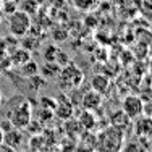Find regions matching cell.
I'll use <instances>...</instances> for the list:
<instances>
[{
	"label": "cell",
	"mask_w": 152,
	"mask_h": 152,
	"mask_svg": "<svg viewBox=\"0 0 152 152\" xmlns=\"http://www.w3.org/2000/svg\"><path fill=\"white\" fill-rule=\"evenodd\" d=\"M133 128H134L136 134L139 136H152V118L141 115V117L134 118Z\"/></svg>",
	"instance_id": "11"
},
{
	"label": "cell",
	"mask_w": 152,
	"mask_h": 152,
	"mask_svg": "<svg viewBox=\"0 0 152 152\" xmlns=\"http://www.w3.org/2000/svg\"><path fill=\"white\" fill-rule=\"evenodd\" d=\"M3 39H5V44H7V53L12 52V50H15L16 47H20V41H18L16 36L10 34L8 37H3Z\"/></svg>",
	"instance_id": "20"
},
{
	"label": "cell",
	"mask_w": 152,
	"mask_h": 152,
	"mask_svg": "<svg viewBox=\"0 0 152 152\" xmlns=\"http://www.w3.org/2000/svg\"><path fill=\"white\" fill-rule=\"evenodd\" d=\"M16 10H20V7H18V2L16 0H8V2H3V5H2V15H5V16H10L12 13H15Z\"/></svg>",
	"instance_id": "19"
},
{
	"label": "cell",
	"mask_w": 152,
	"mask_h": 152,
	"mask_svg": "<svg viewBox=\"0 0 152 152\" xmlns=\"http://www.w3.org/2000/svg\"><path fill=\"white\" fill-rule=\"evenodd\" d=\"M78 121H79V125H81V128L88 129V131L94 129V126H96V123H97L96 117H94V113L91 110H83L81 115H79V118H78Z\"/></svg>",
	"instance_id": "15"
},
{
	"label": "cell",
	"mask_w": 152,
	"mask_h": 152,
	"mask_svg": "<svg viewBox=\"0 0 152 152\" xmlns=\"http://www.w3.org/2000/svg\"><path fill=\"white\" fill-rule=\"evenodd\" d=\"M91 89L100 92L104 96V94H107L108 89H110V79H108L105 75H94L91 78Z\"/></svg>",
	"instance_id": "12"
},
{
	"label": "cell",
	"mask_w": 152,
	"mask_h": 152,
	"mask_svg": "<svg viewBox=\"0 0 152 152\" xmlns=\"http://www.w3.org/2000/svg\"><path fill=\"white\" fill-rule=\"evenodd\" d=\"M20 152H24V151H20Z\"/></svg>",
	"instance_id": "29"
},
{
	"label": "cell",
	"mask_w": 152,
	"mask_h": 152,
	"mask_svg": "<svg viewBox=\"0 0 152 152\" xmlns=\"http://www.w3.org/2000/svg\"><path fill=\"white\" fill-rule=\"evenodd\" d=\"M3 144V129L0 128V146Z\"/></svg>",
	"instance_id": "24"
},
{
	"label": "cell",
	"mask_w": 152,
	"mask_h": 152,
	"mask_svg": "<svg viewBox=\"0 0 152 152\" xmlns=\"http://www.w3.org/2000/svg\"><path fill=\"white\" fill-rule=\"evenodd\" d=\"M2 104H3V97H2V92H0V107H2Z\"/></svg>",
	"instance_id": "25"
},
{
	"label": "cell",
	"mask_w": 152,
	"mask_h": 152,
	"mask_svg": "<svg viewBox=\"0 0 152 152\" xmlns=\"http://www.w3.org/2000/svg\"><path fill=\"white\" fill-rule=\"evenodd\" d=\"M58 53H60V49L57 45H53V44H50V45H47L45 49H44V60L45 61H55L57 63V57H58Z\"/></svg>",
	"instance_id": "17"
},
{
	"label": "cell",
	"mask_w": 152,
	"mask_h": 152,
	"mask_svg": "<svg viewBox=\"0 0 152 152\" xmlns=\"http://www.w3.org/2000/svg\"><path fill=\"white\" fill-rule=\"evenodd\" d=\"M7 118L12 123L13 128L24 129V128H28L32 121V108L26 100H21V104L12 107V110L7 113Z\"/></svg>",
	"instance_id": "4"
},
{
	"label": "cell",
	"mask_w": 152,
	"mask_h": 152,
	"mask_svg": "<svg viewBox=\"0 0 152 152\" xmlns=\"http://www.w3.org/2000/svg\"><path fill=\"white\" fill-rule=\"evenodd\" d=\"M10 68H12V61H10L8 53H2V55H0V75L8 71Z\"/></svg>",
	"instance_id": "21"
},
{
	"label": "cell",
	"mask_w": 152,
	"mask_h": 152,
	"mask_svg": "<svg viewBox=\"0 0 152 152\" xmlns=\"http://www.w3.org/2000/svg\"><path fill=\"white\" fill-rule=\"evenodd\" d=\"M125 146V133L118 128L107 126L94 137V147L97 152H120Z\"/></svg>",
	"instance_id": "1"
},
{
	"label": "cell",
	"mask_w": 152,
	"mask_h": 152,
	"mask_svg": "<svg viewBox=\"0 0 152 152\" xmlns=\"http://www.w3.org/2000/svg\"><path fill=\"white\" fill-rule=\"evenodd\" d=\"M53 115L58 117L60 120H70L73 117V104L66 97V94H60L55 100V108H53Z\"/></svg>",
	"instance_id": "6"
},
{
	"label": "cell",
	"mask_w": 152,
	"mask_h": 152,
	"mask_svg": "<svg viewBox=\"0 0 152 152\" xmlns=\"http://www.w3.org/2000/svg\"><path fill=\"white\" fill-rule=\"evenodd\" d=\"M110 125L113 126V128H118L120 131L125 133L126 129H129L133 126V120L123 110H117L110 115Z\"/></svg>",
	"instance_id": "9"
},
{
	"label": "cell",
	"mask_w": 152,
	"mask_h": 152,
	"mask_svg": "<svg viewBox=\"0 0 152 152\" xmlns=\"http://www.w3.org/2000/svg\"><path fill=\"white\" fill-rule=\"evenodd\" d=\"M61 70V66L58 63H55V61H45L44 66H41V70H39V75H42V78L44 79H57V76H58Z\"/></svg>",
	"instance_id": "13"
},
{
	"label": "cell",
	"mask_w": 152,
	"mask_h": 152,
	"mask_svg": "<svg viewBox=\"0 0 152 152\" xmlns=\"http://www.w3.org/2000/svg\"><path fill=\"white\" fill-rule=\"evenodd\" d=\"M18 7H20V10H23L24 13H28L29 16L36 15V13L39 12L37 0H21V2H18Z\"/></svg>",
	"instance_id": "16"
},
{
	"label": "cell",
	"mask_w": 152,
	"mask_h": 152,
	"mask_svg": "<svg viewBox=\"0 0 152 152\" xmlns=\"http://www.w3.org/2000/svg\"><path fill=\"white\" fill-rule=\"evenodd\" d=\"M18 70H20V73L24 76V78H32V76H37L39 75V70H41V66L37 65V61H34V60H29V61H26V63H23L21 66H18Z\"/></svg>",
	"instance_id": "14"
},
{
	"label": "cell",
	"mask_w": 152,
	"mask_h": 152,
	"mask_svg": "<svg viewBox=\"0 0 152 152\" xmlns=\"http://www.w3.org/2000/svg\"><path fill=\"white\" fill-rule=\"evenodd\" d=\"M121 110L125 112V113L128 115L131 120H134V118L141 117V115L144 113V102H142V99H141V97L129 94V96H126L125 99H123Z\"/></svg>",
	"instance_id": "5"
},
{
	"label": "cell",
	"mask_w": 152,
	"mask_h": 152,
	"mask_svg": "<svg viewBox=\"0 0 152 152\" xmlns=\"http://www.w3.org/2000/svg\"><path fill=\"white\" fill-rule=\"evenodd\" d=\"M0 152H16V151L12 149V147H8L7 144H2V146H0Z\"/></svg>",
	"instance_id": "23"
},
{
	"label": "cell",
	"mask_w": 152,
	"mask_h": 152,
	"mask_svg": "<svg viewBox=\"0 0 152 152\" xmlns=\"http://www.w3.org/2000/svg\"><path fill=\"white\" fill-rule=\"evenodd\" d=\"M83 81H84V73L73 63H68L65 66H61L60 73L57 76V83H58L61 91L78 89L83 84Z\"/></svg>",
	"instance_id": "2"
},
{
	"label": "cell",
	"mask_w": 152,
	"mask_h": 152,
	"mask_svg": "<svg viewBox=\"0 0 152 152\" xmlns=\"http://www.w3.org/2000/svg\"><path fill=\"white\" fill-rule=\"evenodd\" d=\"M2 5H3V0H0V12H2Z\"/></svg>",
	"instance_id": "26"
},
{
	"label": "cell",
	"mask_w": 152,
	"mask_h": 152,
	"mask_svg": "<svg viewBox=\"0 0 152 152\" xmlns=\"http://www.w3.org/2000/svg\"><path fill=\"white\" fill-rule=\"evenodd\" d=\"M7 26H8V32L16 37H24L26 34H29L32 20L28 13H24L23 10H16L15 13H12L10 16H7Z\"/></svg>",
	"instance_id": "3"
},
{
	"label": "cell",
	"mask_w": 152,
	"mask_h": 152,
	"mask_svg": "<svg viewBox=\"0 0 152 152\" xmlns=\"http://www.w3.org/2000/svg\"><path fill=\"white\" fill-rule=\"evenodd\" d=\"M3 2H8V0H3Z\"/></svg>",
	"instance_id": "28"
},
{
	"label": "cell",
	"mask_w": 152,
	"mask_h": 152,
	"mask_svg": "<svg viewBox=\"0 0 152 152\" xmlns=\"http://www.w3.org/2000/svg\"><path fill=\"white\" fill-rule=\"evenodd\" d=\"M32 52L29 50H26L24 47H16L15 50H12V52H8V57H10V61H12V68H18L21 66L23 63H26V61H29L32 58L31 55Z\"/></svg>",
	"instance_id": "10"
},
{
	"label": "cell",
	"mask_w": 152,
	"mask_h": 152,
	"mask_svg": "<svg viewBox=\"0 0 152 152\" xmlns=\"http://www.w3.org/2000/svg\"><path fill=\"white\" fill-rule=\"evenodd\" d=\"M0 16H2V13H0ZM0 21H2V18H0Z\"/></svg>",
	"instance_id": "27"
},
{
	"label": "cell",
	"mask_w": 152,
	"mask_h": 152,
	"mask_svg": "<svg viewBox=\"0 0 152 152\" xmlns=\"http://www.w3.org/2000/svg\"><path fill=\"white\" fill-rule=\"evenodd\" d=\"M102 100H104V96L100 92L94 91V89H91V91L84 92L81 97V105L84 110H97L100 105H102Z\"/></svg>",
	"instance_id": "7"
},
{
	"label": "cell",
	"mask_w": 152,
	"mask_h": 152,
	"mask_svg": "<svg viewBox=\"0 0 152 152\" xmlns=\"http://www.w3.org/2000/svg\"><path fill=\"white\" fill-rule=\"evenodd\" d=\"M23 133H21V129L18 128H10L7 129V131H3V144H7L8 147H12V149H15L18 152V149H20L21 146H23Z\"/></svg>",
	"instance_id": "8"
},
{
	"label": "cell",
	"mask_w": 152,
	"mask_h": 152,
	"mask_svg": "<svg viewBox=\"0 0 152 152\" xmlns=\"http://www.w3.org/2000/svg\"><path fill=\"white\" fill-rule=\"evenodd\" d=\"M97 0H73V5L81 12H89L96 7Z\"/></svg>",
	"instance_id": "18"
},
{
	"label": "cell",
	"mask_w": 152,
	"mask_h": 152,
	"mask_svg": "<svg viewBox=\"0 0 152 152\" xmlns=\"http://www.w3.org/2000/svg\"><path fill=\"white\" fill-rule=\"evenodd\" d=\"M2 53H7V44H5V39L0 37V55Z\"/></svg>",
	"instance_id": "22"
}]
</instances>
